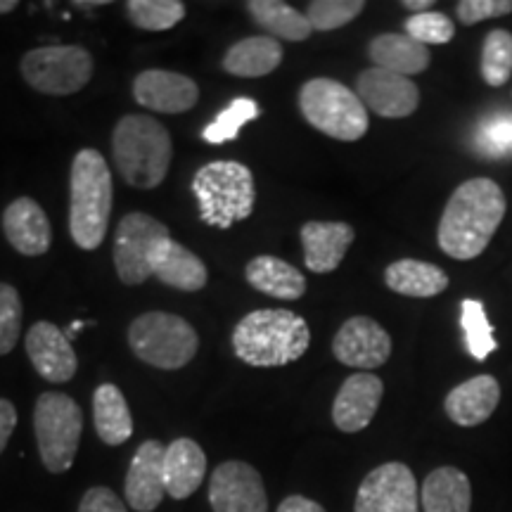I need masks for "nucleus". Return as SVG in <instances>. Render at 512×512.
<instances>
[{"instance_id": "1", "label": "nucleus", "mask_w": 512, "mask_h": 512, "mask_svg": "<svg viewBox=\"0 0 512 512\" xmlns=\"http://www.w3.org/2000/svg\"><path fill=\"white\" fill-rule=\"evenodd\" d=\"M508 200L501 185L491 178H470L448 197L441 214L437 240L451 259L470 261L489 247L505 219Z\"/></svg>"}, {"instance_id": "2", "label": "nucleus", "mask_w": 512, "mask_h": 512, "mask_svg": "<svg viewBox=\"0 0 512 512\" xmlns=\"http://www.w3.org/2000/svg\"><path fill=\"white\" fill-rule=\"evenodd\" d=\"M309 344V323L287 309L252 311L233 330L235 356L254 368H278L299 361Z\"/></svg>"}, {"instance_id": "3", "label": "nucleus", "mask_w": 512, "mask_h": 512, "mask_svg": "<svg viewBox=\"0 0 512 512\" xmlns=\"http://www.w3.org/2000/svg\"><path fill=\"white\" fill-rule=\"evenodd\" d=\"M112 174L93 147L76 152L69 174V233L76 247L98 249L112 216Z\"/></svg>"}, {"instance_id": "4", "label": "nucleus", "mask_w": 512, "mask_h": 512, "mask_svg": "<svg viewBox=\"0 0 512 512\" xmlns=\"http://www.w3.org/2000/svg\"><path fill=\"white\" fill-rule=\"evenodd\" d=\"M112 155L121 178L131 188L152 190L169 174L174 143L171 133L157 119L126 114L114 126Z\"/></svg>"}, {"instance_id": "5", "label": "nucleus", "mask_w": 512, "mask_h": 512, "mask_svg": "<svg viewBox=\"0 0 512 512\" xmlns=\"http://www.w3.org/2000/svg\"><path fill=\"white\" fill-rule=\"evenodd\" d=\"M200 219L211 228L228 230L252 216L256 188L249 166L230 159L204 164L192 178Z\"/></svg>"}, {"instance_id": "6", "label": "nucleus", "mask_w": 512, "mask_h": 512, "mask_svg": "<svg viewBox=\"0 0 512 512\" xmlns=\"http://www.w3.org/2000/svg\"><path fill=\"white\" fill-rule=\"evenodd\" d=\"M299 110L316 131L356 143L368 133L370 119L361 98L335 79H311L299 91Z\"/></svg>"}, {"instance_id": "7", "label": "nucleus", "mask_w": 512, "mask_h": 512, "mask_svg": "<svg viewBox=\"0 0 512 512\" xmlns=\"http://www.w3.org/2000/svg\"><path fill=\"white\" fill-rule=\"evenodd\" d=\"M128 344L147 366L181 370L195 358L200 337L188 320L176 313L150 311L128 325Z\"/></svg>"}, {"instance_id": "8", "label": "nucleus", "mask_w": 512, "mask_h": 512, "mask_svg": "<svg viewBox=\"0 0 512 512\" xmlns=\"http://www.w3.org/2000/svg\"><path fill=\"white\" fill-rule=\"evenodd\" d=\"M34 432L41 463L53 475H62L74 465L79 453L83 413L72 396L46 392L36 399Z\"/></svg>"}, {"instance_id": "9", "label": "nucleus", "mask_w": 512, "mask_h": 512, "mask_svg": "<svg viewBox=\"0 0 512 512\" xmlns=\"http://www.w3.org/2000/svg\"><path fill=\"white\" fill-rule=\"evenodd\" d=\"M19 69L38 93L72 95L91 81L93 55L81 46H43L29 50Z\"/></svg>"}, {"instance_id": "10", "label": "nucleus", "mask_w": 512, "mask_h": 512, "mask_svg": "<svg viewBox=\"0 0 512 512\" xmlns=\"http://www.w3.org/2000/svg\"><path fill=\"white\" fill-rule=\"evenodd\" d=\"M169 238V228L155 216L131 211L119 221L114 233V268L124 285H143L152 278L159 249Z\"/></svg>"}, {"instance_id": "11", "label": "nucleus", "mask_w": 512, "mask_h": 512, "mask_svg": "<svg viewBox=\"0 0 512 512\" xmlns=\"http://www.w3.org/2000/svg\"><path fill=\"white\" fill-rule=\"evenodd\" d=\"M354 512H420V491L411 467L384 463L370 470L358 486Z\"/></svg>"}, {"instance_id": "12", "label": "nucleus", "mask_w": 512, "mask_h": 512, "mask_svg": "<svg viewBox=\"0 0 512 512\" xmlns=\"http://www.w3.org/2000/svg\"><path fill=\"white\" fill-rule=\"evenodd\" d=\"M214 512H268V496L259 470L242 460H226L209 482Z\"/></svg>"}, {"instance_id": "13", "label": "nucleus", "mask_w": 512, "mask_h": 512, "mask_svg": "<svg viewBox=\"0 0 512 512\" xmlns=\"http://www.w3.org/2000/svg\"><path fill=\"white\" fill-rule=\"evenodd\" d=\"M332 354L339 363L358 370H375L392 356V337L368 316L349 318L332 339Z\"/></svg>"}, {"instance_id": "14", "label": "nucleus", "mask_w": 512, "mask_h": 512, "mask_svg": "<svg viewBox=\"0 0 512 512\" xmlns=\"http://www.w3.org/2000/svg\"><path fill=\"white\" fill-rule=\"evenodd\" d=\"M356 95L366 110H373L384 119L411 117L420 105V88L413 79L382 67H370L358 74Z\"/></svg>"}, {"instance_id": "15", "label": "nucleus", "mask_w": 512, "mask_h": 512, "mask_svg": "<svg viewBox=\"0 0 512 512\" xmlns=\"http://www.w3.org/2000/svg\"><path fill=\"white\" fill-rule=\"evenodd\" d=\"M27 356L31 366L43 380L53 384L69 382L79 370V358L72 349V339L62 332L55 323L38 320L27 332Z\"/></svg>"}, {"instance_id": "16", "label": "nucleus", "mask_w": 512, "mask_h": 512, "mask_svg": "<svg viewBox=\"0 0 512 512\" xmlns=\"http://www.w3.org/2000/svg\"><path fill=\"white\" fill-rule=\"evenodd\" d=\"M133 98L138 105L162 114H183L200 100V88L190 76L169 69H147L133 81Z\"/></svg>"}, {"instance_id": "17", "label": "nucleus", "mask_w": 512, "mask_h": 512, "mask_svg": "<svg viewBox=\"0 0 512 512\" xmlns=\"http://www.w3.org/2000/svg\"><path fill=\"white\" fill-rule=\"evenodd\" d=\"M384 382L373 373H354L344 380L332 403V422L339 432H363L382 403Z\"/></svg>"}, {"instance_id": "18", "label": "nucleus", "mask_w": 512, "mask_h": 512, "mask_svg": "<svg viewBox=\"0 0 512 512\" xmlns=\"http://www.w3.org/2000/svg\"><path fill=\"white\" fill-rule=\"evenodd\" d=\"M164 451L157 439H147L138 446L126 472V503L136 512H152L164 501Z\"/></svg>"}, {"instance_id": "19", "label": "nucleus", "mask_w": 512, "mask_h": 512, "mask_svg": "<svg viewBox=\"0 0 512 512\" xmlns=\"http://www.w3.org/2000/svg\"><path fill=\"white\" fill-rule=\"evenodd\" d=\"M5 240L22 256H43L53 245V230L41 204L17 197L3 211Z\"/></svg>"}, {"instance_id": "20", "label": "nucleus", "mask_w": 512, "mask_h": 512, "mask_svg": "<svg viewBox=\"0 0 512 512\" xmlns=\"http://www.w3.org/2000/svg\"><path fill=\"white\" fill-rule=\"evenodd\" d=\"M304 245V264L311 273H332L354 245L356 230L344 221H309L299 233Z\"/></svg>"}, {"instance_id": "21", "label": "nucleus", "mask_w": 512, "mask_h": 512, "mask_svg": "<svg viewBox=\"0 0 512 512\" xmlns=\"http://www.w3.org/2000/svg\"><path fill=\"white\" fill-rule=\"evenodd\" d=\"M501 403V384L494 375H477L448 392L444 411L458 427H477L496 413Z\"/></svg>"}, {"instance_id": "22", "label": "nucleus", "mask_w": 512, "mask_h": 512, "mask_svg": "<svg viewBox=\"0 0 512 512\" xmlns=\"http://www.w3.org/2000/svg\"><path fill=\"white\" fill-rule=\"evenodd\" d=\"M207 475V456L195 439L181 437L164 451V489L176 501L195 494Z\"/></svg>"}, {"instance_id": "23", "label": "nucleus", "mask_w": 512, "mask_h": 512, "mask_svg": "<svg viewBox=\"0 0 512 512\" xmlns=\"http://www.w3.org/2000/svg\"><path fill=\"white\" fill-rule=\"evenodd\" d=\"M422 512H470L472 484L463 470L453 465L437 467L420 489Z\"/></svg>"}, {"instance_id": "24", "label": "nucleus", "mask_w": 512, "mask_h": 512, "mask_svg": "<svg viewBox=\"0 0 512 512\" xmlns=\"http://www.w3.org/2000/svg\"><path fill=\"white\" fill-rule=\"evenodd\" d=\"M245 278L256 292L275 299H287V302L302 299L306 292V278L302 271L271 254L254 256L245 268Z\"/></svg>"}, {"instance_id": "25", "label": "nucleus", "mask_w": 512, "mask_h": 512, "mask_svg": "<svg viewBox=\"0 0 512 512\" xmlns=\"http://www.w3.org/2000/svg\"><path fill=\"white\" fill-rule=\"evenodd\" d=\"M152 275L162 280L164 285L181 292H200L209 280L207 266L200 256L192 254L188 247H183L176 240H166L159 249Z\"/></svg>"}, {"instance_id": "26", "label": "nucleus", "mask_w": 512, "mask_h": 512, "mask_svg": "<svg viewBox=\"0 0 512 512\" xmlns=\"http://www.w3.org/2000/svg\"><path fill=\"white\" fill-rule=\"evenodd\" d=\"M368 55L375 67L389 69V72L408 76V79L425 72L432 62L430 48L413 41V38L406 34L375 36L368 46Z\"/></svg>"}, {"instance_id": "27", "label": "nucleus", "mask_w": 512, "mask_h": 512, "mask_svg": "<svg viewBox=\"0 0 512 512\" xmlns=\"http://www.w3.org/2000/svg\"><path fill=\"white\" fill-rule=\"evenodd\" d=\"M283 62V46L271 36H249L228 48L221 67L240 79H259L275 72Z\"/></svg>"}, {"instance_id": "28", "label": "nucleus", "mask_w": 512, "mask_h": 512, "mask_svg": "<svg viewBox=\"0 0 512 512\" xmlns=\"http://www.w3.org/2000/svg\"><path fill=\"white\" fill-rule=\"evenodd\" d=\"M384 283L396 294L403 297H437L448 287V275L444 268L427 264L420 259H399L387 266Z\"/></svg>"}, {"instance_id": "29", "label": "nucleus", "mask_w": 512, "mask_h": 512, "mask_svg": "<svg viewBox=\"0 0 512 512\" xmlns=\"http://www.w3.org/2000/svg\"><path fill=\"white\" fill-rule=\"evenodd\" d=\"M95 432L107 446H121L131 439L133 418L117 384H100L93 396Z\"/></svg>"}, {"instance_id": "30", "label": "nucleus", "mask_w": 512, "mask_h": 512, "mask_svg": "<svg viewBox=\"0 0 512 512\" xmlns=\"http://www.w3.org/2000/svg\"><path fill=\"white\" fill-rule=\"evenodd\" d=\"M249 15L261 29L268 31V36L283 38V41H306L313 34L306 12L294 10L292 5L283 0H249Z\"/></svg>"}, {"instance_id": "31", "label": "nucleus", "mask_w": 512, "mask_h": 512, "mask_svg": "<svg viewBox=\"0 0 512 512\" xmlns=\"http://www.w3.org/2000/svg\"><path fill=\"white\" fill-rule=\"evenodd\" d=\"M126 17L138 29L169 31L185 17V3L181 0H128Z\"/></svg>"}, {"instance_id": "32", "label": "nucleus", "mask_w": 512, "mask_h": 512, "mask_svg": "<svg viewBox=\"0 0 512 512\" xmlns=\"http://www.w3.org/2000/svg\"><path fill=\"white\" fill-rule=\"evenodd\" d=\"M460 325H463L465 342L472 358L486 361L498 349L494 328L486 320V309L482 302H477V299H463V304H460Z\"/></svg>"}, {"instance_id": "33", "label": "nucleus", "mask_w": 512, "mask_h": 512, "mask_svg": "<svg viewBox=\"0 0 512 512\" xmlns=\"http://www.w3.org/2000/svg\"><path fill=\"white\" fill-rule=\"evenodd\" d=\"M482 76L486 86L501 88L512 76V34L505 29L489 31L482 46Z\"/></svg>"}, {"instance_id": "34", "label": "nucleus", "mask_w": 512, "mask_h": 512, "mask_svg": "<svg viewBox=\"0 0 512 512\" xmlns=\"http://www.w3.org/2000/svg\"><path fill=\"white\" fill-rule=\"evenodd\" d=\"M261 110L252 98H238L230 102L228 110H223L211 124L204 128V140L211 145L230 143L240 136L242 126L259 117Z\"/></svg>"}, {"instance_id": "35", "label": "nucleus", "mask_w": 512, "mask_h": 512, "mask_svg": "<svg viewBox=\"0 0 512 512\" xmlns=\"http://www.w3.org/2000/svg\"><path fill=\"white\" fill-rule=\"evenodd\" d=\"M363 10V0H313L306 8V19L313 31H335L354 22Z\"/></svg>"}, {"instance_id": "36", "label": "nucleus", "mask_w": 512, "mask_h": 512, "mask_svg": "<svg viewBox=\"0 0 512 512\" xmlns=\"http://www.w3.org/2000/svg\"><path fill=\"white\" fill-rule=\"evenodd\" d=\"M406 29V36H411L413 41L422 43V46H444V43L453 41L456 36V27L448 19L444 12L430 10V12H420V15H411L403 24Z\"/></svg>"}, {"instance_id": "37", "label": "nucleus", "mask_w": 512, "mask_h": 512, "mask_svg": "<svg viewBox=\"0 0 512 512\" xmlns=\"http://www.w3.org/2000/svg\"><path fill=\"white\" fill-rule=\"evenodd\" d=\"M24 306L19 292L8 283H0V356L10 354L22 335Z\"/></svg>"}, {"instance_id": "38", "label": "nucleus", "mask_w": 512, "mask_h": 512, "mask_svg": "<svg viewBox=\"0 0 512 512\" xmlns=\"http://www.w3.org/2000/svg\"><path fill=\"white\" fill-rule=\"evenodd\" d=\"M512 12V0H460L456 5L458 22L465 27L484 22V19L505 17Z\"/></svg>"}, {"instance_id": "39", "label": "nucleus", "mask_w": 512, "mask_h": 512, "mask_svg": "<svg viewBox=\"0 0 512 512\" xmlns=\"http://www.w3.org/2000/svg\"><path fill=\"white\" fill-rule=\"evenodd\" d=\"M482 143L491 155H510L512 152V114L505 119H496L484 126Z\"/></svg>"}, {"instance_id": "40", "label": "nucleus", "mask_w": 512, "mask_h": 512, "mask_svg": "<svg viewBox=\"0 0 512 512\" xmlns=\"http://www.w3.org/2000/svg\"><path fill=\"white\" fill-rule=\"evenodd\" d=\"M79 512H128L126 503L107 486H93L83 494Z\"/></svg>"}, {"instance_id": "41", "label": "nucleus", "mask_w": 512, "mask_h": 512, "mask_svg": "<svg viewBox=\"0 0 512 512\" xmlns=\"http://www.w3.org/2000/svg\"><path fill=\"white\" fill-rule=\"evenodd\" d=\"M17 427V408L12 406V401L0 399V453L5 451L8 441Z\"/></svg>"}, {"instance_id": "42", "label": "nucleus", "mask_w": 512, "mask_h": 512, "mask_svg": "<svg viewBox=\"0 0 512 512\" xmlns=\"http://www.w3.org/2000/svg\"><path fill=\"white\" fill-rule=\"evenodd\" d=\"M278 512H325V508L306 496H287L285 501L278 505Z\"/></svg>"}, {"instance_id": "43", "label": "nucleus", "mask_w": 512, "mask_h": 512, "mask_svg": "<svg viewBox=\"0 0 512 512\" xmlns=\"http://www.w3.org/2000/svg\"><path fill=\"white\" fill-rule=\"evenodd\" d=\"M403 10H413V15H420V12H430L434 8V0H403Z\"/></svg>"}, {"instance_id": "44", "label": "nucleus", "mask_w": 512, "mask_h": 512, "mask_svg": "<svg viewBox=\"0 0 512 512\" xmlns=\"http://www.w3.org/2000/svg\"><path fill=\"white\" fill-rule=\"evenodd\" d=\"M17 8V0H0V15H8Z\"/></svg>"}]
</instances>
